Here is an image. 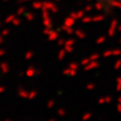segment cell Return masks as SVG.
I'll return each instance as SVG.
<instances>
[{
	"label": "cell",
	"instance_id": "6da1fadb",
	"mask_svg": "<svg viewBox=\"0 0 121 121\" xmlns=\"http://www.w3.org/2000/svg\"><path fill=\"white\" fill-rule=\"evenodd\" d=\"M35 73H36V71H35V68L29 67L27 69V71H26V76H27V77H32V76L35 75Z\"/></svg>",
	"mask_w": 121,
	"mask_h": 121
},
{
	"label": "cell",
	"instance_id": "7a4b0ae2",
	"mask_svg": "<svg viewBox=\"0 0 121 121\" xmlns=\"http://www.w3.org/2000/svg\"><path fill=\"white\" fill-rule=\"evenodd\" d=\"M18 95H19L21 98H28V92L25 91L24 89H20L18 91Z\"/></svg>",
	"mask_w": 121,
	"mask_h": 121
},
{
	"label": "cell",
	"instance_id": "3957f363",
	"mask_svg": "<svg viewBox=\"0 0 121 121\" xmlns=\"http://www.w3.org/2000/svg\"><path fill=\"white\" fill-rule=\"evenodd\" d=\"M0 70L2 71L3 74H7L8 71H9V66L7 65V64H2L1 67H0Z\"/></svg>",
	"mask_w": 121,
	"mask_h": 121
},
{
	"label": "cell",
	"instance_id": "277c9868",
	"mask_svg": "<svg viewBox=\"0 0 121 121\" xmlns=\"http://www.w3.org/2000/svg\"><path fill=\"white\" fill-rule=\"evenodd\" d=\"M36 91H32V92H29L28 93V99H35L36 97Z\"/></svg>",
	"mask_w": 121,
	"mask_h": 121
},
{
	"label": "cell",
	"instance_id": "5b68a950",
	"mask_svg": "<svg viewBox=\"0 0 121 121\" xmlns=\"http://www.w3.org/2000/svg\"><path fill=\"white\" fill-rule=\"evenodd\" d=\"M95 1L100 2V3H111L114 1V0H95Z\"/></svg>",
	"mask_w": 121,
	"mask_h": 121
},
{
	"label": "cell",
	"instance_id": "8992f818",
	"mask_svg": "<svg viewBox=\"0 0 121 121\" xmlns=\"http://www.w3.org/2000/svg\"><path fill=\"white\" fill-rule=\"evenodd\" d=\"M32 56H33V54L29 52H27V54L25 55V59H26V60H30V59L32 58Z\"/></svg>",
	"mask_w": 121,
	"mask_h": 121
},
{
	"label": "cell",
	"instance_id": "52a82bcc",
	"mask_svg": "<svg viewBox=\"0 0 121 121\" xmlns=\"http://www.w3.org/2000/svg\"><path fill=\"white\" fill-rule=\"evenodd\" d=\"M4 90H5V88H4V87H0V94L4 92Z\"/></svg>",
	"mask_w": 121,
	"mask_h": 121
},
{
	"label": "cell",
	"instance_id": "ba28073f",
	"mask_svg": "<svg viewBox=\"0 0 121 121\" xmlns=\"http://www.w3.org/2000/svg\"><path fill=\"white\" fill-rule=\"evenodd\" d=\"M52 104H54V103H52V102L51 101V102H48V107H52Z\"/></svg>",
	"mask_w": 121,
	"mask_h": 121
},
{
	"label": "cell",
	"instance_id": "9c48e42d",
	"mask_svg": "<svg viewBox=\"0 0 121 121\" xmlns=\"http://www.w3.org/2000/svg\"><path fill=\"white\" fill-rule=\"evenodd\" d=\"M5 52H4V51H0V56H2L3 55H4Z\"/></svg>",
	"mask_w": 121,
	"mask_h": 121
},
{
	"label": "cell",
	"instance_id": "30bf717a",
	"mask_svg": "<svg viewBox=\"0 0 121 121\" xmlns=\"http://www.w3.org/2000/svg\"><path fill=\"white\" fill-rule=\"evenodd\" d=\"M5 121H9V120H5Z\"/></svg>",
	"mask_w": 121,
	"mask_h": 121
},
{
	"label": "cell",
	"instance_id": "8fae6325",
	"mask_svg": "<svg viewBox=\"0 0 121 121\" xmlns=\"http://www.w3.org/2000/svg\"><path fill=\"white\" fill-rule=\"evenodd\" d=\"M51 121H54V120H51Z\"/></svg>",
	"mask_w": 121,
	"mask_h": 121
},
{
	"label": "cell",
	"instance_id": "7c38bea8",
	"mask_svg": "<svg viewBox=\"0 0 121 121\" xmlns=\"http://www.w3.org/2000/svg\"><path fill=\"white\" fill-rule=\"evenodd\" d=\"M0 67H1V65H0Z\"/></svg>",
	"mask_w": 121,
	"mask_h": 121
}]
</instances>
